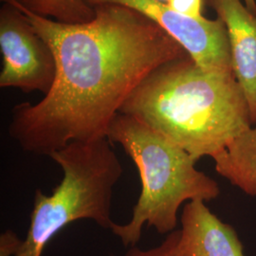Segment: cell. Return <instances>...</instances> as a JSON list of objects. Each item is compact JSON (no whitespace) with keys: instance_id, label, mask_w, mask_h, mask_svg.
Here are the masks:
<instances>
[{"instance_id":"6da1fadb","label":"cell","mask_w":256,"mask_h":256,"mask_svg":"<svg viewBox=\"0 0 256 256\" xmlns=\"http://www.w3.org/2000/svg\"><path fill=\"white\" fill-rule=\"evenodd\" d=\"M16 6L52 48L56 78L36 104L12 110L10 138L28 153L50 156L72 142L106 137L111 122L138 86L162 64L189 56L155 22L115 4L95 18L66 24Z\"/></svg>"},{"instance_id":"7a4b0ae2","label":"cell","mask_w":256,"mask_h":256,"mask_svg":"<svg viewBox=\"0 0 256 256\" xmlns=\"http://www.w3.org/2000/svg\"><path fill=\"white\" fill-rule=\"evenodd\" d=\"M119 113L140 120L196 160L218 154L254 126L234 74L203 70L190 56L156 68Z\"/></svg>"},{"instance_id":"3957f363","label":"cell","mask_w":256,"mask_h":256,"mask_svg":"<svg viewBox=\"0 0 256 256\" xmlns=\"http://www.w3.org/2000/svg\"><path fill=\"white\" fill-rule=\"evenodd\" d=\"M106 138L118 144L137 166L142 191L126 224L113 223L110 230L124 247H135L144 225L162 234L178 225L184 202H210L220 194L218 182L198 170L196 160L182 148L137 119L118 113Z\"/></svg>"},{"instance_id":"277c9868","label":"cell","mask_w":256,"mask_h":256,"mask_svg":"<svg viewBox=\"0 0 256 256\" xmlns=\"http://www.w3.org/2000/svg\"><path fill=\"white\" fill-rule=\"evenodd\" d=\"M48 156L62 168L63 178L50 196L36 191L27 236L14 256H42L50 241L78 220L104 229L114 223L113 190L124 169L110 140L72 142Z\"/></svg>"},{"instance_id":"5b68a950","label":"cell","mask_w":256,"mask_h":256,"mask_svg":"<svg viewBox=\"0 0 256 256\" xmlns=\"http://www.w3.org/2000/svg\"><path fill=\"white\" fill-rule=\"evenodd\" d=\"M0 8V50L3 58L0 88H18L46 96L56 78L52 48L16 6L3 1Z\"/></svg>"},{"instance_id":"8992f818","label":"cell","mask_w":256,"mask_h":256,"mask_svg":"<svg viewBox=\"0 0 256 256\" xmlns=\"http://www.w3.org/2000/svg\"><path fill=\"white\" fill-rule=\"evenodd\" d=\"M90 6L115 4L134 10L155 22L203 70L234 72L227 30L223 21L180 14L160 0H84Z\"/></svg>"},{"instance_id":"52a82bcc","label":"cell","mask_w":256,"mask_h":256,"mask_svg":"<svg viewBox=\"0 0 256 256\" xmlns=\"http://www.w3.org/2000/svg\"><path fill=\"white\" fill-rule=\"evenodd\" d=\"M227 30L234 76L256 122V16L243 0H206Z\"/></svg>"},{"instance_id":"ba28073f","label":"cell","mask_w":256,"mask_h":256,"mask_svg":"<svg viewBox=\"0 0 256 256\" xmlns=\"http://www.w3.org/2000/svg\"><path fill=\"white\" fill-rule=\"evenodd\" d=\"M180 221L182 256H245L236 230L214 214L205 202L185 204Z\"/></svg>"},{"instance_id":"9c48e42d","label":"cell","mask_w":256,"mask_h":256,"mask_svg":"<svg viewBox=\"0 0 256 256\" xmlns=\"http://www.w3.org/2000/svg\"><path fill=\"white\" fill-rule=\"evenodd\" d=\"M212 158L218 174L243 192L256 196V122Z\"/></svg>"},{"instance_id":"30bf717a","label":"cell","mask_w":256,"mask_h":256,"mask_svg":"<svg viewBox=\"0 0 256 256\" xmlns=\"http://www.w3.org/2000/svg\"><path fill=\"white\" fill-rule=\"evenodd\" d=\"M39 16L66 24H82L95 18V10L84 0H14Z\"/></svg>"},{"instance_id":"8fae6325","label":"cell","mask_w":256,"mask_h":256,"mask_svg":"<svg viewBox=\"0 0 256 256\" xmlns=\"http://www.w3.org/2000/svg\"><path fill=\"white\" fill-rule=\"evenodd\" d=\"M180 230H176L169 234L164 241L158 247L149 250H142L137 246L130 247L124 256H182L180 248ZM110 256H117L110 254Z\"/></svg>"},{"instance_id":"7c38bea8","label":"cell","mask_w":256,"mask_h":256,"mask_svg":"<svg viewBox=\"0 0 256 256\" xmlns=\"http://www.w3.org/2000/svg\"><path fill=\"white\" fill-rule=\"evenodd\" d=\"M204 0H169L167 4L176 12L192 18H203Z\"/></svg>"},{"instance_id":"4fadbf2b","label":"cell","mask_w":256,"mask_h":256,"mask_svg":"<svg viewBox=\"0 0 256 256\" xmlns=\"http://www.w3.org/2000/svg\"><path fill=\"white\" fill-rule=\"evenodd\" d=\"M21 239L16 232L8 230L0 236V256H14L18 252Z\"/></svg>"},{"instance_id":"5bb4252c","label":"cell","mask_w":256,"mask_h":256,"mask_svg":"<svg viewBox=\"0 0 256 256\" xmlns=\"http://www.w3.org/2000/svg\"><path fill=\"white\" fill-rule=\"evenodd\" d=\"M248 9L256 16V0H243Z\"/></svg>"},{"instance_id":"9a60e30c","label":"cell","mask_w":256,"mask_h":256,"mask_svg":"<svg viewBox=\"0 0 256 256\" xmlns=\"http://www.w3.org/2000/svg\"><path fill=\"white\" fill-rule=\"evenodd\" d=\"M160 1H162V2H165V3H167L169 0H160Z\"/></svg>"}]
</instances>
